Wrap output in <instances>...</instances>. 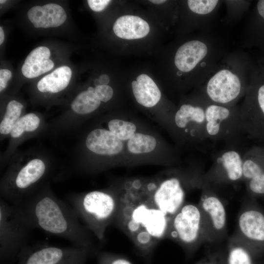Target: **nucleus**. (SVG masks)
I'll use <instances>...</instances> for the list:
<instances>
[{"instance_id": "6e6552de", "label": "nucleus", "mask_w": 264, "mask_h": 264, "mask_svg": "<svg viewBox=\"0 0 264 264\" xmlns=\"http://www.w3.org/2000/svg\"><path fill=\"white\" fill-rule=\"evenodd\" d=\"M239 110L243 133L264 141V84L248 86Z\"/></svg>"}, {"instance_id": "6ab92c4d", "label": "nucleus", "mask_w": 264, "mask_h": 264, "mask_svg": "<svg viewBox=\"0 0 264 264\" xmlns=\"http://www.w3.org/2000/svg\"><path fill=\"white\" fill-rule=\"evenodd\" d=\"M132 89L137 102L147 108L153 107L159 101L161 92L148 75L142 74L132 83Z\"/></svg>"}, {"instance_id": "4468645a", "label": "nucleus", "mask_w": 264, "mask_h": 264, "mask_svg": "<svg viewBox=\"0 0 264 264\" xmlns=\"http://www.w3.org/2000/svg\"><path fill=\"white\" fill-rule=\"evenodd\" d=\"M242 180L253 197H264V147L253 146L243 157Z\"/></svg>"}, {"instance_id": "7c9ffc66", "label": "nucleus", "mask_w": 264, "mask_h": 264, "mask_svg": "<svg viewBox=\"0 0 264 264\" xmlns=\"http://www.w3.org/2000/svg\"><path fill=\"white\" fill-rule=\"evenodd\" d=\"M12 77L11 72L7 69L0 70V91L1 92L7 86L8 81Z\"/></svg>"}, {"instance_id": "72a5a7b5", "label": "nucleus", "mask_w": 264, "mask_h": 264, "mask_svg": "<svg viewBox=\"0 0 264 264\" xmlns=\"http://www.w3.org/2000/svg\"><path fill=\"white\" fill-rule=\"evenodd\" d=\"M4 40V32L2 26H0V44L1 45Z\"/></svg>"}, {"instance_id": "2f4dec72", "label": "nucleus", "mask_w": 264, "mask_h": 264, "mask_svg": "<svg viewBox=\"0 0 264 264\" xmlns=\"http://www.w3.org/2000/svg\"><path fill=\"white\" fill-rule=\"evenodd\" d=\"M258 14L264 20V0H258L257 4Z\"/></svg>"}, {"instance_id": "20e7f679", "label": "nucleus", "mask_w": 264, "mask_h": 264, "mask_svg": "<svg viewBox=\"0 0 264 264\" xmlns=\"http://www.w3.org/2000/svg\"><path fill=\"white\" fill-rule=\"evenodd\" d=\"M68 200L82 222L99 241H103L107 228L115 220L119 198L104 191H93L72 196Z\"/></svg>"}, {"instance_id": "f257e3e1", "label": "nucleus", "mask_w": 264, "mask_h": 264, "mask_svg": "<svg viewBox=\"0 0 264 264\" xmlns=\"http://www.w3.org/2000/svg\"><path fill=\"white\" fill-rule=\"evenodd\" d=\"M17 206L33 229L65 239L74 246L91 248L92 234L68 203L50 192L31 194Z\"/></svg>"}, {"instance_id": "2eb2a0df", "label": "nucleus", "mask_w": 264, "mask_h": 264, "mask_svg": "<svg viewBox=\"0 0 264 264\" xmlns=\"http://www.w3.org/2000/svg\"><path fill=\"white\" fill-rule=\"evenodd\" d=\"M27 16L35 28H44L59 26L67 18L61 6L52 3L32 7L28 10Z\"/></svg>"}, {"instance_id": "f03ea898", "label": "nucleus", "mask_w": 264, "mask_h": 264, "mask_svg": "<svg viewBox=\"0 0 264 264\" xmlns=\"http://www.w3.org/2000/svg\"><path fill=\"white\" fill-rule=\"evenodd\" d=\"M125 186L130 191L126 189L127 192L119 197L115 221L120 223L137 248L147 255L159 241L167 238L171 219L156 207L147 189L141 193L132 186L133 192L130 182Z\"/></svg>"}, {"instance_id": "c85d7f7f", "label": "nucleus", "mask_w": 264, "mask_h": 264, "mask_svg": "<svg viewBox=\"0 0 264 264\" xmlns=\"http://www.w3.org/2000/svg\"><path fill=\"white\" fill-rule=\"evenodd\" d=\"M197 264H227L226 255L220 254L209 255Z\"/></svg>"}, {"instance_id": "423d86ee", "label": "nucleus", "mask_w": 264, "mask_h": 264, "mask_svg": "<svg viewBox=\"0 0 264 264\" xmlns=\"http://www.w3.org/2000/svg\"><path fill=\"white\" fill-rule=\"evenodd\" d=\"M167 237L178 242L189 252L205 240L198 205L190 203L183 204L171 218Z\"/></svg>"}, {"instance_id": "b1692460", "label": "nucleus", "mask_w": 264, "mask_h": 264, "mask_svg": "<svg viewBox=\"0 0 264 264\" xmlns=\"http://www.w3.org/2000/svg\"><path fill=\"white\" fill-rule=\"evenodd\" d=\"M156 141L152 136L135 133L128 140L127 148L128 150L132 154L148 153L153 151L155 148Z\"/></svg>"}, {"instance_id": "cd10ccee", "label": "nucleus", "mask_w": 264, "mask_h": 264, "mask_svg": "<svg viewBox=\"0 0 264 264\" xmlns=\"http://www.w3.org/2000/svg\"><path fill=\"white\" fill-rule=\"evenodd\" d=\"M94 92L100 101L107 102L112 98L113 91L108 85H99L95 88Z\"/></svg>"}, {"instance_id": "9b49d317", "label": "nucleus", "mask_w": 264, "mask_h": 264, "mask_svg": "<svg viewBox=\"0 0 264 264\" xmlns=\"http://www.w3.org/2000/svg\"><path fill=\"white\" fill-rule=\"evenodd\" d=\"M239 238L260 256L264 254V212L251 204L244 207L238 219Z\"/></svg>"}, {"instance_id": "58836bf2", "label": "nucleus", "mask_w": 264, "mask_h": 264, "mask_svg": "<svg viewBox=\"0 0 264 264\" xmlns=\"http://www.w3.org/2000/svg\"><path fill=\"white\" fill-rule=\"evenodd\" d=\"M263 264H264V263Z\"/></svg>"}, {"instance_id": "473e14b6", "label": "nucleus", "mask_w": 264, "mask_h": 264, "mask_svg": "<svg viewBox=\"0 0 264 264\" xmlns=\"http://www.w3.org/2000/svg\"><path fill=\"white\" fill-rule=\"evenodd\" d=\"M101 85H107L110 82V78L106 74L100 75L98 78Z\"/></svg>"}, {"instance_id": "7ed1b4c3", "label": "nucleus", "mask_w": 264, "mask_h": 264, "mask_svg": "<svg viewBox=\"0 0 264 264\" xmlns=\"http://www.w3.org/2000/svg\"><path fill=\"white\" fill-rule=\"evenodd\" d=\"M243 68L242 56H224L202 84L200 93L216 104L237 105L248 88Z\"/></svg>"}, {"instance_id": "c756f323", "label": "nucleus", "mask_w": 264, "mask_h": 264, "mask_svg": "<svg viewBox=\"0 0 264 264\" xmlns=\"http://www.w3.org/2000/svg\"><path fill=\"white\" fill-rule=\"evenodd\" d=\"M111 1L109 0H88V3L92 10L100 12L103 10Z\"/></svg>"}, {"instance_id": "f704fd0d", "label": "nucleus", "mask_w": 264, "mask_h": 264, "mask_svg": "<svg viewBox=\"0 0 264 264\" xmlns=\"http://www.w3.org/2000/svg\"><path fill=\"white\" fill-rule=\"evenodd\" d=\"M150 1L153 3H154V4H161V3H164L166 1V0H150Z\"/></svg>"}, {"instance_id": "a211bd4d", "label": "nucleus", "mask_w": 264, "mask_h": 264, "mask_svg": "<svg viewBox=\"0 0 264 264\" xmlns=\"http://www.w3.org/2000/svg\"><path fill=\"white\" fill-rule=\"evenodd\" d=\"M114 34L126 40L142 38L148 35L150 26L147 22L139 17L124 15L118 18L113 26Z\"/></svg>"}, {"instance_id": "f8f14e48", "label": "nucleus", "mask_w": 264, "mask_h": 264, "mask_svg": "<svg viewBox=\"0 0 264 264\" xmlns=\"http://www.w3.org/2000/svg\"><path fill=\"white\" fill-rule=\"evenodd\" d=\"M90 249L42 246L29 254L23 264H83Z\"/></svg>"}, {"instance_id": "393cba45", "label": "nucleus", "mask_w": 264, "mask_h": 264, "mask_svg": "<svg viewBox=\"0 0 264 264\" xmlns=\"http://www.w3.org/2000/svg\"><path fill=\"white\" fill-rule=\"evenodd\" d=\"M40 123L39 117L34 113L26 114L19 119L12 130L10 135L13 138L20 137L24 132L36 130Z\"/></svg>"}, {"instance_id": "5701e85b", "label": "nucleus", "mask_w": 264, "mask_h": 264, "mask_svg": "<svg viewBox=\"0 0 264 264\" xmlns=\"http://www.w3.org/2000/svg\"><path fill=\"white\" fill-rule=\"evenodd\" d=\"M22 104L13 100L7 104L6 111L0 124V132L2 134L10 133L14 126L21 118Z\"/></svg>"}, {"instance_id": "aec40b11", "label": "nucleus", "mask_w": 264, "mask_h": 264, "mask_svg": "<svg viewBox=\"0 0 264 264\" xmlns=\"http://www.w3.org/2000/svg\"><path fill=\"white\" fill-rule=\"evenodd\" d=\"M71 76L72 71L69 67L61 66L43 77L38 82L37 88L42 92H59L68 86Z\"/></svg>"}, {"instance_id": "4be33fe9", "label": "nucleus", "mask_w": 264, "mask_h": 264, "mask_svg": "<svg viewBox=\"0 0 264 264\" xmlns=\"http://www.w3.org/2000/svg\"><path fill=\"white\" fill-rule=\"evenodd\" d=\"M100 103L94 92L85 90L76 96L71 103V108L76 113L86 114L96 110Z\"/></svg>"}, {"instance_id": "1a4fd4ad", "label": "nucleus", "mask_w": 264, "mask_h": 264, "mask_svg": "<svg viewBox=\"0 0 264 264\" xmlns=\"http://www.w3.org/2000/svg\"><path fill=\"white\" fill-rule=\"evenodd\" d=\"M244 152L238 148V144H227L226 147L214 155L213 164L204 176V181L234 184L242 180Z\"/></svg>"}, {"instance_id": "9d476101", "label": "nucleus", "mask_w": 264, "mask_h": 264, "mask_svg": "<svg viewBox=\"0 0 264 264\" xmlns=\"http://www.w3.org/2000/svg\"><path fill=\"white\" fill-rule=\"evenodd\" d=\"M198 204L203 223L205 240L213 242L221 238L226 229L227 215L221 199L203 185Z\"/></svg>"}, {"instance_id": "ddd939ff", "label": "nucleus", "mask_w": 264, "mask_h": 264, "mask_svg": "<svg viewBox=\"0 0 264 264\" xmlns=\"http://www.w3.org/2000/svg\"><path fill=\"white\" fill-rule=\"evenodd\" d=\"M147 190L156 207L170 219L185 203V192L177 177L169 178L158 186L155 184L154 189Z\"/></svg>"}, {"instance_id": "412c9836", "label": "nucleus", "mask_w": 264, "mask_h": 264, "mask_svg": "<svg viewBox=\"0 0 264 264\" xmlns=\"http://www.w3.org/2000/svg\"><path fill=\"white\" fill-rule=\"evenodd\" d=\"M260 257L239 237L230 240L226 254L227 264H258Z\"/></svg>"}, {"instance_id": "bb28decb", "label": "nucleus", "mask_w": 264, "mask_h": 264, "mask_svg": "<svg viewBox=\"0 0 264 264\" xmlns=\"http://www.w3.org/2000/svg\"><path fill=\"white\" fill-rule=\"evenodd\" d=\"M100 264H132L127 258L115 254L103 253L100 257Z\"/></svg>"}, {"instance_id": "ea45409f", "label": "nucleus", "mask_w": 264, "mask_h": 264, "mask_svg": "<svg viewBox=\"0 0 264 264\" xmlns=\"http://www.w3.org/2000/svg\"><path fill=\"white\" fill-rule=\"evenodd\" d=\"M263 147H264V146Z\"/></svg>"}, {"instance_id": "dca6fc26", "label": "nucleus", "mask_w": 264, "mask_h": 264, "mask_svg": "<svg viewBox=\"0 0 264 264\" xmlns=\"http://www.w3.org/2000/svg\"><path fill=\"white\" fill-rule=\"evenodd\" d=\"M86 145L92 152L101 155H111L120 153L123 144L110 131L97 129L88 135Z\"/></svg>"}, {"instance_id": "c9c22d12", "label": "nucleus", "mask_w": 264, "mask_h": 264, "mask_svg": "<svg viewBox=\"0 0 264 264\" xmlns=\"http://www.w3.org/2000/svg\"><path fill=\"white\" fill-rule=\"evenodd\" d=\"M94 84L95 85L96 87H97L98 86H99V85H101L98 79H95L94 80Z\"/></svg>"}, {"instance_id": "a878e982", "label": "nucleus", "mask_w": 264, "mask_h": 264, "mask_svg": "<svg viewBox=\"0 0 264 264\" xmlns=\"http://www.w3.org/2000/svg\"><path fill=\"white\" fill-rule=\"evenodd\" d=\"M108 127L110 131L121 141L129 140L136 130L133 123L120 119L111 120L108 123Z\"/></svg>"}, {"instance_id": "f3484780", "label": "nucleus", "mask_w": 264, "mask_h": 264, "mask_svg": "<svg viewBox=\"0 0 264 264\" xmlns=\"http://www.w3.org/2000/svg\"><path fill=\"white\" fill-rule=\"evenodd\" d=\"M50 54L49 49L44 46L32 50L22 66V74L26 78H34L52 69L54 64L49 59Z\"/></svg>"}, {"instance_id": "39448f33", "label": "nucleus", "mask_w": 264, "mask_h": 264, "mask_svg": "<svg viewBox=\"0 0 264 264\" xmlns=\"http://www.w3.org/2000/svg\"><path fill=\"white\" fill-rule=\"evenodd\" d=\"M205 114L206 132L208 140L223 141L227 145L238 144L240 136L243 133L239 106L220 105L206 99Z\"/></svg>"}, {"instance_id": "e433bc0d", "label": "nucleus", "mask_w": 264, "mask_h": 264, "mask_svg": "<svg viewBox=\"0 0 264 264\" xmlns=\"http://www.w3.org/2000/svg\"><path fill=\"white\" fill-rule=\"evenodd\" d=\"M94 89L93 87H89L88 88V89L87 90L89 91H91V92H94Z\"/></svg>"}, {"instance_id": "0eeeda50", "label": "nucleus", "mask_w": 264, "mask_h": 264, "mask_svg": "<svg viewBox=\"0 0 264 264\" xmlns=\"http://www.w3.org/2000/svg\"><path fill=\"white\" fill-rule=\"evenodd\" d=\"M32 230L17 206L0 199V245L2 252H13L22 248Z\"/></svg>"}, {"instance_id": "4c0bfd02", "label": "nucleus", "mask_w": 264, "mask_h": 264, "mask_svg": "<svg viewBox=\"0 0 264 264\" xmlns=\"http://www.w3.org/2000/svg\"><path fill=\"white\" fill-rule=\"evenodd\" d=\"M6 2V0H0V3L1 4V3H5Z\"/></svg>"}]
</instances>
